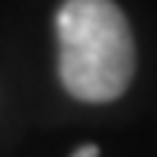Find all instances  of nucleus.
Returning a JSON list of instances; mask_svg holds the SVG:
<instances>
[{
    "label": "nucleus",
    "mask_w": 157,
    "mask_h": 157,
    "mask_svg": "<svg viewBox=\"0 0 157 157\" xmlns=\"http://www.w3.org/2000/svg\"><path fill=\"white\" fill-rule=\"evenodd\" d=\"M71 157H99V147L96 144H87V147H77Z\"/></svg>",
    "instance_id": "f03ea898"
},
{
    "label": "nucleus",
    "mask_w": 157,
    "mask_h": 157,
    "mask_svg": "<svg viewBox=\"0 0 157 157\" xmlns=\"http://www.w3.org/2000/svg\"><path fill=\"white\" fill-rule=\"evenodd\" d=\"M58 77L74 99H119L135 74V39L112 0H64L55 16Z\"/></svg>",
    "instance_id": "f257e3e1"
}]
</instances>
